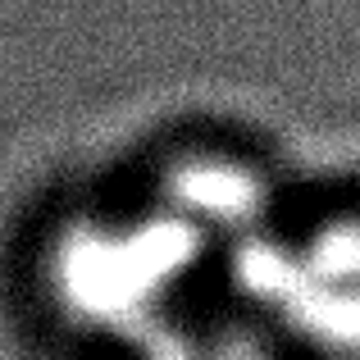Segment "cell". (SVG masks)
<instances>
[{
	"label": "cell",
	"mask_w": 360,
	"mask_h": 360,
	"mask_svg": "<svg viewBox=\"0 0 360 360\" xmlns=\"http://www.w3.org/2000/svg\"><path fill=\"white\" fill-rule=\"evenodd\" d=\"M174 214H183L205 242L229 238L233 246L255 238L264 224V187L246 165L233 160H192L165 187V201Z\"/></svg>",
	"instance_id": "3957f363"
},
{
	"label": "cell",
	"mask_w": 360,
	"mask_h": 360,
	"mask_svg": "<svg viewBox=\"0 0 360 360\" xmlns=\"http://www.w3.org/2000/svg\"><path fill=\"white\" fill-rule=\"evenodd\" d=\"M183 214L155 205L128 219H78L51 251V292L82 328L150 342L165 333V306L205 255Z\"/></svg>",
	"instance_id": "6da1fadb"
},
{
	"label": "cell",
	"mask_w": 360,
	"mask_h": 360,
	"mask_svg": "<svg viewBox=\"0 0 360 360\" xmlns=\"http://www.w3.org/2000/svg\"><path fill=\"white\" fill-rule=\"evenodd\" d=\"M141 360H264V352L242 333H224V328H174L155 333Z\"/></svg>",
	"instance_id": "277c9868"
},
{
	"label": "cell",
	"mask_w": 360,
	"mask_h": 360,
	"mask_svg": "<svg viewBox=\"0 0 360 360\" xmlns=\"http://www.w3.org/2000/svg\"><path fill=\"white\" fill-rule=\"evenodd\" d=\"M233 278L297 342L360 360V219H328L310 233H274L233 246Z\"/></svg>",
	"instance_id": "7a4b0ae2"
}]
</instances>
